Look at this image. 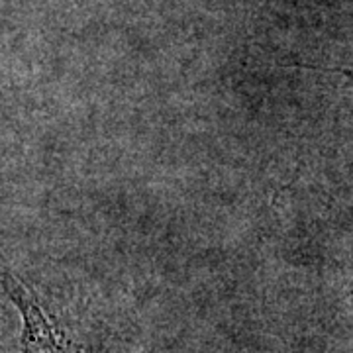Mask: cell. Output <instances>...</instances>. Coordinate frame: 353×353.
Returning <instances> with one entry per match:
<instances>
[{"label": "cell", "mask_w": 353, "mask_h": 353, "mask_svg": "<svg viewBox=\"0 0 353 353\" xmlns=\"http://www.w3.org/2000/svg\"><path fill=\"white\" fill-rule=\"evenodd\" d=\"M0 285L22 318V353H94L32 287L12 271L0 269Z\"/></svg>", "instance_id": "1"}]
</instances>
